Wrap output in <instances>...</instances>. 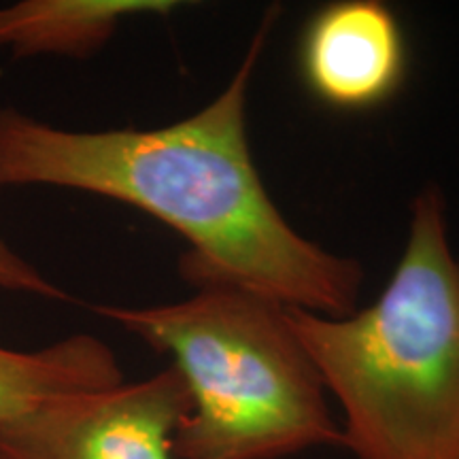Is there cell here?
I'll return each instance as SVG.
<instances>
[{"mask_svg": "<svg viewBox=\"0 0 459 459\" xmlns=\"http://www.w3.org/2000/svg\"><path fill=\"white\" fill-rule=\"evenodd\" d=\"M0 290L22 291L51 300H66V294L56 287L48 277H43L30 262L17 255L11 245L0 237Z\"/></svg>", "mask_w": 459, "mask_h": 459, "instance_id": "ba28073f", "label": "cell"}, {"mask_svg": "<svg viewBox=\"0 0 459 459\" xmlns=\"http://www.w3.org/2000/svg\"><path fill=\"white\" fill-rule=\"evenodd\" d=\"M287 317L355 459H459V257L438 189L412 200L404 254L370 307Z\"/></svg>", "mask_w": 459, "mask_h": 459, "instance_id": "7a4b0ae2", "label": "cell"}, {"mask_svg": "<svg viewBox=\"0 0 459 459\" xmlns=\"http://www.w3.org/2000/svg\"><path fill=\"white\" fill-rule=\"evenodd\" d=\"M192 411L175 366L139 383L51 395L0 421V459H177Z\"/></svg>", "mask_w": 459, "mask_h": 459, "instance_id": "277c9868", "label": "cell"}, {"mask_svg": "<svg viewBox=\"0 0 459 459\" xmlns=\"http://www.w3.org/2000/svg\"><path fill=\"white\" fill-rule=\"evenodd\" d=\"M274 11L215 100L160 128L79 132L0 107V189L51 186L136 206L187 243L194 287H234L287 308L342 317L364 271L285 220L251 158L247 91Z\"/></svg>", "mask_w": 459, "mask_h": 459, "instance_id": "6da1fadb", "label": "cell"}, {"mask_svg": "<svg viewBox=\"0 0 459 459\" xmlns=\"http://www.w3.org/2000/svg\"><path fill=\"white\" fill-rule=\"evenodd\" d=\"M124 383L111 347L73 334L37 351L0 347V421L22 415L51 395L105 389Z\"/></svg>", "mask_w": 459, "mask_h": 459, "instance_id": "52a82bcc", "label": "cell"}, {"mask_svg": "<svg viewBox=\"0 0 459 459\" xmlns=\"http://www.w3.org/2000/svg\"><path fill=\"white\" fill-rule=\"evenodd\" d=\"M172 358L192 411L177 459H281L342 445L325 387L291 330L287 307L234 287H198L158 307H94Z\"/></svg>", "mask_w": 459, "mask_h": 459, "instance_id": "3957f363", "label": "cell"}, {"mask_svg": "<svg viewBox=\"0 0 459 459\" xmlns=\"http://www.w3.org/2000/svg\"><path fill=\"white\" fill-rule=\"evenodd\" d=\"M300 65L308 88L338 108H368L398 90L406 51L398 20L375 0L328 4L304 32Z\"/></svg>", "mask_w": 459, "mask_h": 459, "instance_id": "5b68a950", "label": "cell"}, {"mask_svg": "<svg viewBox=\"0 0 459 459\" xmlns=\"http://www.w3.org/2000/svg\"><path fill=\"white\" fill-rule=\"evenodd\" d=\"M172 0H20L0 7V49L13 57H88L105 48L124 20L169 15Z\"/></svg>", "mask_w": 459, "mask_h": 459, "instance_id": "8992f818", "label": "cell"}]
</instances>
